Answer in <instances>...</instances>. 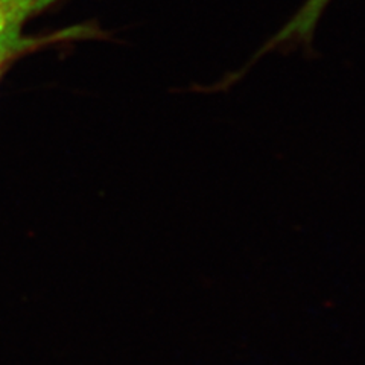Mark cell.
I'll list each match as a JSON object with an SVG mask.
<instances>
[{
  "mask_svg": "<svg viewBox=\"0 0 365 365\" xmlns=\"http://www.w3.org/2000/svg\"><path fill=\"white\" fill-rule=\"evenodd\" d=\"M330 2H332V0H304L303 5L297 9V13L284 23V26L279 32L274 34L271 38H268L265 44L251 56V60L242 68L227 75L220 84H215V87H212L210 90H224L232 87L239 81V79H242V76L260 58H264L268 53H288L299 49L304 52H312L315 31Z\"/></svg>",
  "mask_w": 365,
  "mask_h": 365,
  "instance_id": "cell-1",
  "label": "cell"
},
{
  "mask_svg": "<svg viewBox=\"0 0 365 365\" xmlns=\"http://www.w3.org/2000/svg\"><path fill=\"white\" fill-rule=\"evenodd\" d=\"M58 0H0V40L21 34L23 25Z\"/></svg>",
  "mask_w": 365,
  "mask_h": 365,
  "instance_id": "cell-2",
  "label": "cell"
},
{
  "mask_svg": "<svg viewBox=\"0 0 365 365\" xmlns=\"http://www.w3.org/2000/svg\"><path fill=\"white\" fill-rule=\"evenodd\" d=\"M38 41L23 37L21 34H14L4 40H0V68H2L8 61L17 58L19 55L32 49Z\"/></svg>",
  "mask_w": 365,
  "mask_h": 365,
  "instance_id": "cell-3",
  "label": "cell"
}]
</instances>
